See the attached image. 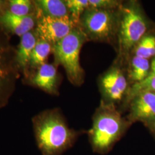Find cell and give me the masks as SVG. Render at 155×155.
Segmentation results:
<instances>
[{
  "instance_id": "1",
  "label": "cell",
  "mask_w": 155,
  "mask_h": 155,
  "mask_svg": "<svg viewBox=\"0 0 155 155\" xmlns=\"http://www.w3.org/2000/svg\"><path fill=\"white\" fill-rule=\"evenodd\" d=\"M33 134L41 155H61L70 149L80 133L67 125L59 109H48L32 118Z\"/></svg>"
},
{
  "instance_id": "2",
  "label": "cell",
  "mask_w": 155,
  "mask_h": 155,
  "mask_svg": "<svg viewBox=\"0 0 155 155\" xmlns=\"http://www.w3.org/2000/svg\"><path fill=\"white\" fill-rule=\"evenodd\" d=\"M112 104L102 103L93 117L89 140L95 152L104 155L121 138L130 125Z\"/></svg>"
},
{
  "instance_id": "3",
  "label": "cell",
  "mask_w": 155,
  "mask_h": 155,
  "mask_svg": "<svg viewBox=\"0 0 155 155\" xmlns=\"http://www.w3.org/2000/svg\"><path fill=\"white\" fill-rule=\"evenodd\" d=\"M87 39L78 25L65 38L52 45V53L56 64L64 68L68 81L74 85L81 84L83 70L80 64V52Z\"/></svg>"
},
{
  "instance_id": "4",
  "label": "cell",
  "mask_w": 155,
  "mask_h": 155,
  "mask_svg": "<svg viewBox=\"0 0 155 155\" xmlns=\"http://www.w3.org/2000/svg\"><path fill=\"white\" fill-rule=\"evenodd\" d=\"M10 35L0 25V109L9 104L21 73Z\"/></svg>"
},
{
  "instance_id": "5",
  "label": "cell",
  "mask_w": 155,
  "mask_h": 155,
  "mask_svg": "<svg viewBox=\"0 0 155 155\" xmlns=\"http://www.w3.org/2000/svg\"><path fill=\"white\" fill-rule=\"evenodd\" d=\"M118 24L120 52L129 53L144 36L147 24L139 8L134 5L124 7Z\"/></svg>"
},
{
  "instance_id": "6",
  "label": "cell",
  "mask_w": 155,
  "mask_h": 155,
  "mask_svg": "<svg viewBox=\"0 0 155 155\" xmlns=\"http://www.w3.org/2000/svg\"><path fill=\"white\" fill-rule=\"evenodd\" d=\"M118 21L113 9L88 8L81 17L79 26L87 39L106 41L110 39L117 31Z\"/></svg>"
},
{
  "instance_id": "7",
  "label": "cell",
  "mask_w": 155,
  "mask_h": 155,
  "mask_svg": "<svg viewBox=\"0 0 155 155\" xmlns=\"http://www.w3.org/2000/svg\"><path fill=\"white\" fill-rule=\"evenodd\" d=\"M36 16L38 21L35 31L38 39L52 45L65 38L78 25L70 16L63 18Z\"/></svg>"
},
{
  "instance_id": "8",
  "label": "cell",
  "mask_w": 155,
  "mask_h": 155,
  "mask_svg": "<svg viewBox=\"0 0 155 155\" xmlns=\"http://www.w3.org/2000/svg\"><path fill=\"white\" fill-rule=\"evenodd\" d=\"M27 84L44 91L51 95H58L59 76L56 66L45 63L24 79Z\"/></svg>"
},
{
  "instance_id": "9",
  "label": "cell",
  "mask_w": 155,
  "mask_h": 155,
  "mask_svg": "<svg viewBox=\"0 0 155 155\" xmlns=\"http://www.w3.org/2000/svg\"><path fill=\"white\" fill-rule=\"evenodd\" d=\"M127 81L122 71L114 67L106 73L101 79L102 91L107 104L114 105L122 100L127 92Z\"/></svg>"
},
{
  "instance_id": "10",
  "label": "cell",
  "mask_w": 155,
  "mask_h": 155,
  "mask_svg": "<svg viewBox=\"0 0 155 155\" xmlns=\"http://www.w3.org/2000/svg\"><path fill=\"white\" fill-rule=\"evenodd\" d=\"M130 122L141 121L150 124L155 118V92H144L129 102Z\"/></svg>"
},
{
  "instance_id": "11",
  "label": "cell",
  "mask_w": 155,
  "mask_h": 155,
  "mask_svg": "<svg viewBox=\"0 0 155 155\" xmlns=\"http://www.w3.org/2000/svg\"><path fill=\"white\" fill-rule=\"evenodd\" d=\"M37 21L36 13L26 16H18L7 9L0 12V25L8 33L20 38L24 34L34 30Z\"/></svg>"
},
{
  "instance_id": "12",
  "label": "cell",
  "mask_w": 155,
  "mask_h": 155,
  "mask_svg": "<svg viewBox=\"0 0 155 155\" xmlns=\"http://www.w3.org/2000/svg\"><path fill=\"white\" fill-rule=\"evenodd\" d=\"M38 40L35 29L24 34L20 38L16 52V61L24 79L28 77V64L33 49Z\"/></svg>"
},
{
  "instance_id": "13",
  "label": "cell",
  "mask_w": 155,
  "mask_h": 155,
  "mask_svg": "<svg viewBox=\"0 0 155 155\" xmlns=\"http://www.w3.org/2000/svg\"><path fill=\"white\" fill-rule=\"evenodd\" d=\"M33 2L37 15L53 18H63L70 16L66 1L37 0Z\"/></svg>"
},
{
  "instance_id": "14",
  "label": "cell",
  "mask_w": 155,
  "mask_h": 155,
  "mask_svg": "<svg viewBox=\"0 0 155 155\" xmlns=\"http://www.w3.org/2000/svg\"><path fill=\"white\" fill-rule=\"evenodd\" d=\"M52 52V45L47 41L38 39L30 57L28 64V75L39 66L46 63L48 57Z\"/></svg>"
},
{
  "instance_id": "15",
  "label": "cell",
  "mask_w": 155,
  "mask_h": 155,
  "mask_svg": "<svg viewBox=\"0 0 155 155\" xmlns=\"http://www.w3.org/2000/svg\"><path fill=\"white\" fill-rule=\"evenodd\" d=\"M144 92H155V57L150 64L147 78L139 83H134L127 93V101L129 103L133 98Z\"/></svg>"
},
{
  "instance_id": "16",
  "label": "cell",
  "mask_w": 155,
  "mask_h": 155,
  "mask_svg": "<svg viewBox=\"0 0 155 155\" xmlns=\"http://www.w3.org/2000/svg\"><path fill=\"white\" fill-rule=\"evenodd\" d=\"M150 68L148 59L134 56L130 63V77L135 83L140 82L148 76Z\"/></svg>"
},
{
  "instance_id": "17",
  "label": "cell",
  "mask_w": 155,
  "mask_h": 155,
  "mask_svg": "<svg viewBox=\"0 0 155 155\" xmlns=\"http://www.w3.org/2000/svg\"><path fill=\"white\" fill-rule=\"evenodd\" d=\"M6 9L18 16H26L36 13L34 2L30 0L8 1Z\"/></svg>"
},
{
  "instance_id": "18",
  "label": "cell",
  "mask_w": 155,
  "mask_h": 155,
  "mask_svg": "<svg viewBox=\"0 0 155 155\" xmlns=\"http://www.w3.org/2000/svg\"><path fill=\"white\" fill-rule=\"evenodd\" d=\"M134 56L148 59L155 56V36L146 35L134 47Z\"/></svg>"
},
{
  "instance_id": "19",
  "label": "cell",
  "mask_w": 155,
  "mask_h": 155,
  "mask_svg": "<svg viewBox=\"0 0 155 155\" xmlns=\"http://www.w3.org/2000/svg\"><path fill=\"white\" fill-rule=\"evenodd\" d=\"M67 6L74 21L78 24L84 12L89 7L88 0H67Z\"/></svg>"
},
{
  "instance_id": "20",
  "label": "cell",
  "mask_w": 155,
  "mask_h": 155,
  "mask_svg": "<svg viewBox=\"0 0 155 155\" xmlns=\"http://www.w3.org/2000/svg\"><path fill=\"white\" fill-rule=\"evenodd\" d=\"M90 9H113L119 5V2L113 0H89Z\"/></svg>"
},
{
  "instance_id": "21",
  "label": "cell",
  "mask_w": 155,
  "mask_h": 155,
  "mask_svg": "<svg viewBox=\"0 0 155 155\" xmlns=\"http://www.w3.org/2000/svg\"><path fill=\"white\" fill-rule=\"evenodd\" d=\"M6 7H7V1L0 0V12L6 9Z\"/></svg>"
},
{
  "instance_id": "22",
  "label": "cell",
  "mask_w": 155,
  "mask_h": 155,
  "mask_svg": "<svg viewBox=\"0 0 155 155\" xmlns=\"http://www.w3.org/2000/svg\"><path fill=\"white\" fill-rule=\"evenodd\" d=\"M150 127L152 128V129L153 130V131L155 132V118L153 120V121L150 123Z\"/></svg>"
}]
</instances>
